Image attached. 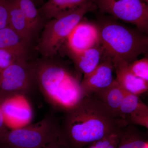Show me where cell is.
Wrapping results in <instances>:
<instances>
[{"label": "cell", "instance_id": "ac0fdd59", "mask_svg": "<svg viewBox=\"0 0 148 148\" xmlns=\"http://www.w3.org/2000/svg\"><path fill=\"white\" fill-rule=\"evenodd\" d=\"M35 33L41 24L42 17L33 0H14Z\"/></svg>", "mask_w": 148, "mask_h": 148}, {"label": "cell", "instance_id": "3957f363", "mask_svg": "<svg viewBox=\"0 0 148 148\" xmlns=\"http://www.w3.org/2000/svg\"><path fill=\"white\" fill-rule=\"evenodd\" d=\"M99 22L100 44L106 56L130 64L147 52L148 38L145 33L110 18H103Z\"/></svg>", "mask_w": 148, "mask_h": 148}, {"label": "cell", "instance_id": "5b68a950", "mask_svg": "<svg viewBox=\"0 0 148 148\" xmlns=\"http://www.w3.org/2000/svg\"><path fill=\"white\" fill-rule=\"evenodd\" d=\"M92 1L78 8L52 18L45 25L40 38L38 49L45 57H50L57 53L74 27L90 12L97 9Z\"/></svg>", "mask_w": 148, "mask_h": 148}, {"label": "cell", "instance_id": "ffe728a7", "mask_svg": "<svg viewBox=\"0 0 148 148\" xmlns=\"http://www.w3.org/2000/svg\"><path fill=\"white\" fill-rule=\"evenodd\" d=\"M130 70L136 76L148 82V58L147 57L135 60L128 64Z\"/></svg>", "mask_w": 148, "mask_h": 148}, {"label": "cell", "instance_id": "2e32d148", "mask_svg": "<svg viewBox=\"0 0 148 148\" xmlns=\"http://www.w3.org/2000/svg\"><path fill=\"white\" fill-rule=\"evenodd\" d=\"M91 1L92 0H48L38 10L42 16L51 19Z\"/></svg>", "mask_w": 148, "mask_h": 148}, {"label": "cell", "instance_id": "ba28073f", "mask_svg": "<svg viewBox=\"0 0 148 148\" xmlns=\"http://www.w3.org/2000/svg\"><path fill=\"white\" fill-rule=\"evenodd\" d=\"M1 110L6 125L10 130L27 126L32 121V107L25 95L5 98L2 103Z\"/></svg>", "mask_w": 148, "mask_h": 148}, {"label": "cell", "instance_id": "44dd1931", "mask_svg": "<svg viewBox=\"0 0 148 148\" xmlns=\"http://www.w3.org/2000/svg\"><path fill=\"white\" fill-rule=\"evenodd\" d=\"M18 58L8 51L0 49V72Z\"/></svg>", "mask_w": 148, "mask_h": 148}, {"label": "cell", "instance_id": "6da1fadb", "mask_svg": "<svg viewBox=\"0 0 148 148\" xmlns=\"http://www.w3.org/2000/svg\"><path fill=\"white\" fill-rule=\"evenodd\" d=\"M64 113L61 141L66 148H83L128 125L114 116L94 95L85 96Z\"/></svg>", "mask_w": 148, "mask_h": 148}, {"label": "cell", "instance_id": "603a6c76", "mask_svg": "<svg viewBox=\"0 0 148 148\" xmlns=\"http://www.w3.org/2000/svg\"><path fill=\"white\" fill-rule=\"evenodd\" d=\"M4 100L3 98L0 96V139L9 130L5 123L1 110L2 103Z\"/></svg>", "mask_w": 148, "mask_h": 148}, {"label": "cell", "instance_id": "d6986e66", "mask_svg": "<svg viewBox=\"0 0 148 148\" xmlns=\"http://www.w3.org/2000/svg\"><path fill=\"white\" fill-rule=\"evenodd\" d=\"M125 120L128 124L140 125L148 128V108L143 101Z\"/></svg>", "mask_w": 148, "mask_h": 148}, {"label": "cell", "instance_id": "8992f818", "mask_svg": "<svg viewBox=\"0 0 148 148\" xmlns=\"http://www.w3.org/2000/svg\"><path fill=\"white\" fill-rule=\"evenodd\" d=\"M101 12L135 25L145 34L148 31V4L142 0H92Z\"/></svg>", "mask_w": 148, "mask_h": 148}, {"label": "cell", "instance_id": "7402d4cb", "mask_svg": "<svg viewBox=\"0 0 148 148\" xmlns=\"http://www.w3.org/2000/svg\"><path fill=\"white\" fill-rule=\"evenodd\" d=\"M8 26V9L6 0H0V29Z\"/></svg>", "mask_w": 148, "mask_h": 148}, {"label": "cell", "instance_id": "e0dca14e", "mask_svg": "<svg viewBox=\"0 0 148 148\" xmlns=\"http://www.w3.org/2000/svg\"><path fill=\"white\" fill-rule=\"evenodd\" d=\"M116 148H148L147 134L140 131L135 125H127L121 130Z\"/></svg>", "mask_w": 148, "mask_h": 148}, {"label": "cell", "instance_id": "7a4b0ae2", "mask_svg": "<svg viewBox=\"0 0 148 148\" xmlns=\"http://www.w3.org/2000/svg\"><path fill=\"white\" fill-rule=\"evenodd\" d=\"M36 84L47 101L65 112L83 98L81 75L62 62L42 60L32 64Z\"/></svg>", "mask_w": 148, "mask_h": 148}, {"label": "cell", "instance_id": "4fadbf2b", "mask_svg": "<svg viewBox=\"0 0 148 148\" xmlns=\"http://www.w3.org/2000/svg\"><path fill=\"white\" fill-rule=\"evenodd\" d=\"M29 43L9 26L0 29V49L17 58H26Z\"/></svg>", "mask_w": 148, "mask_h": 148}, {"label": "cell", "instance_id": "5bb4252c", "mask_svg": "<svg viewBox=\"0 0 148 148\" xmlns=\"http://www.w3.org/2000/svg\"><path fill=\"white\" fill-rule=\"evenodd\" d=\"M8 9V26L30 42L34 32L14 0H6Z\"/></svg>", "mask_w": 148, "mask_h": 148}, {"label": "cell", "instance_id": "4316f807", "mask_svg": "<svg viewBox=\"0 0 148 148\" xmlns=\"http://www.w3.org/2000/svg\"></svg>", "mask_w": 148, "mask_h": 148}, {"label": "cell", "instance_id": "7c38bea8", "mask_svg": "<svg viewBox=\"0 0 148 148\" xmlns=\"http://www.w3.org/2000/svg\"><path fill=\"white\" fill-rule=\"evenodd\" d=\"M68 53L74 63L76 71L84 75L92 72L101 63L105 55L101 44L81 52Z\"/></svg>", "mask_w": 148, "mask_h": 148}, {"label": "cell", "instance_id": "277c9868", "mask_svg": "<svg viewBox=\"0 0 148 148\" xmlns=\"http://www.w3.org/2000/svg\"><path fill=\"white\" fill-rule=\"evenodd\" d=\"M60 140V125L54 115L49 114L34 124L8 130L0 139V147L42 148L49 143Z\"/></svg>", "mask_w": 148, "mask_h": 148}, {"label": "cell", "instance_id": "484cf974", "mask_svg": "<svg viewBox=\"0 0 148 148\" xmlns=\"http://www.w3.org/2000/svg\"><path fill=\"white\" fill-rule=\"evenodd\" d=\"M142 1H143V2H144L148 4V0H142Z\"/></svg>", "mask_w": 148, "mask_h": 148}, {"label": "cell", "instance_id": "9a60e30c", "mask_svg": "<svg viewBox=\"0 0 148 148\" xmlns=\"http://www.w3.org/2000/svg\"><path fill=\"white\" fill-rule=\"evenodd\" d=\"M126 92L114 79L110 85L92 95L99 99L114 116L119 118L120 107Z\"/></svg>", "mask_w": 148, "mask_h": 148}, {"label": "cell", "instance_id": "cb8c5ba5", "mask_svg": "<svg viewBox=\"0 0 148 148\" xmlns=\"http://www.w3.org/2000/svg\"><path fill=\"white\" fill-rule=\"evenodd\" d=\"M42 148H66L60 141L52 142Z\"/></svg>", "mask_w": 148, "mask_h": 148}, {"label": "cell", "instance_id": "52a82bcc", "mask_svg": "<svg viewBox=\"0 0 148 148\" xmlns=\"http://www.w3.org/2000/svg\"><path fill=\"white\" fill-rule=\"evenodd\" d=\"M19 58L0 72V96L26 95L36 84L32 64Z\"/></svg>", "mask_w": 148, "mask_h": 148}, {"label": "cell", "instance_id": "30bf717a", "mask_svg": "<svg viewBox=\"0 0 148 148\" xmlns=\"http://www.w3.org/2000/svg\"><path fill=\"white\" fill-rule=\"evenodd\" d=\"M113 70L112 59L109 56H105L92 72L84 75L81 82L84 97L93 95L110 85L114 80Z\"/></svg>", "mask_w": 148, "mask_h": 148}, {"label": "cell", "instance_id": "9c48e42d", "mask_svg": "<svg viewBox=\"0 0 148 148\" xmlns=\"http://www.w3.org/2000/svg\"><path fill=\"white\" fill-rule=\"evenodd\" d=\"M68 53H76L100 45L97 24L83 18L70 33L65 42Z\"/></svg>", "mask_w": 148, "mask_h": 148}, {"label": "cell", "instance_id": "d4e9b609", "mask_svg": "<svg viewBox=\"0 0 148 148\" xmlns=\"http://www.w3.org/2000/svg\"><path fill=\"white\" fill-rule=\"evenodd\" d=\"M83 148H99V143L98 141H95L94 143L89 144Z\"/></svg>", "mask_w": 148, "mask_h": 148}, {"label": "cell", "instance_id": "8fae6325", "mask_svg": "<svg viewBox=\"0 0 148 148\" xmlns=\"http://www.w3.org/2000/svg\"><path fill=\"white\" fill-rule=\"evenodd\" d=\"M116 74V81L126 92L139 95L148 90V82L136 76L128 64L119 58H111Z\"/></svg>", "mask_w": 148, "mask_h": 148}]
</instances>
